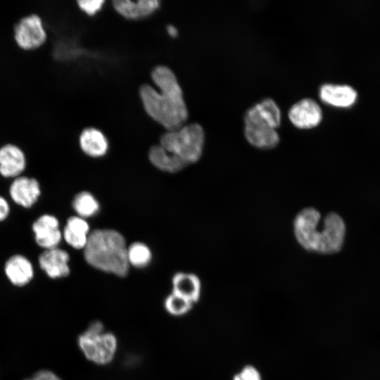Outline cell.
Wrapping results in <instances>:
<instances>
[{
  "label": "cell",
  "mask_w": 380,
  "mask_h": 380,
  "mask_svg": "<svg viewBox=\"0 0 380 380\" xmlns=\"http://www.w3.org/2000/svg\"><path fill=\"white\" fill-rule=\"evenodd\" d=\"M113 4L121 15L128 19H137L153 13L158 8L160 2L156 0H116L113 1Z\"/></svg>",
  "instance_id": "cell-19"
},
{
  "label": "cell",
  "mask_w": 380,
  "mask_h": 380,
  "mask_svg": "<svg viewBox=\"0 0 380 380\" xmlns=\"http://www.w3.org/2000/svg\"><path fill=\"white\" fill-rule=\"evenodd\" d=\"M232 380H263L260 370L253 365H246L238 371Z\"/></svg>",
  "instance_id": "cell-23"
},
{
  "label": "cell",
  "mask_w": 380,
  "mask_h": 380,
  "mask_svg": "<svg viewBox=\"0 0 380 380\" xmlns=\"http://www.w3.org/2000/svg\"><path fill=\"white\" fill-rule=\"evenodd\" d=\"M9 194L15 203L24 208H30L37 201L41 189L39 182L34 178L18 177L11 184Z\"/></svg>",
  "instance_id": "cell-13"
},
{
  "label": "cell",
  "mask_w": 380,
  "mask_h": 380,
  "mask_svg": "<svg viewBox=\"0 0 380 380\" xmlns=\"http://www.w3.org/2000/svg\"><path fill=\"white\" fill-rule=\"evenodd\" d=\"M127 246L124 236L112 229H97L91 232L84 248L86 262L95 269L125 277L129 265Z\"/></svg>",
  "instance_id": "cell-2"
},
{
  "label": "cell",
  "mask_w": 380,
  "mask_h": 380,
  "mask_svg": "<svg viewBox=\"0 0 380 380\" xmlns=\"http://www.w3.org/2000/svg\"><path fill=\"white\" fill-rule=\"evenodd\" d=\"M87 221L77 215L69 217L62 232L65 242L75 249H84L90 234Z\"/></svg>",
  "instance_id": "cell-16"
},
{
  "label": "cell",
  "mask_w": 380,
  "mask_h": 380,
  "mask_svg": "<svg viewBox=\"0 0 380 380\" xmlns=\"http://www.w3.org/2000/svg\"><path fill=\"white\" fill-rule=\"evenodd\" d=\"M79 8L89 15H94L101 10L104 1L102 0H82L77 1Z\"/></svg>",
  "instance_id": "cell-24"
},
{
  "label": "cell",
  "mask_w": 380,
  "mask_h": 380,
  "mask_svg": "<svg viewBox=\"0 0 380 380\" xmlns=\"http://www.w3.org/2000/svg\"><path fill=\"white\" fill-rule=\"evenodd\" d=\"M32 380H62L56 374L49 370H40L31 378Z\"/></svg>",
  "instance_id": "cell-25"
},
{
  "label": "cell",
  "mask_w": 380,
  "mask_h": 380,
  "mask_svg": "<svg viewBox=\"0 0 380 380\" xmlns=\"http://www.w3.org/2000/svg\"><path fill=\"white\" fill-rule=\"evenodd\" d=\"M79 144L82 151L93 158L103 156L108 149L106 137L96 128L84 129L80 135Z\"/></svg>",
  "instance_id": "cell-18"
},
{
  "label": "cell",
  "mask_w": 380,
  "mask_h": 380,
  "mask_svg": "<svg viewBox=\"0 0 380 380\" xmlns=\"http://www.w3.org/2000/svg\"><path fill=\"white\" fill-rule=\"evenodd\" d=\"M32 231L36 243L44 250L57 248L63 238L58 220L49 214L37 218L32 224Z\"/></svg>",
  "instance_id": "cell-9"
},
{
  "label": "cell",
  "mask_w": 380,
  "mask_h": 380,
  "mask_svg": "<svg viewBox=\"0 0 380 380\" xmlns=\"http://www.w3.org/2000/svg\"><path fill=\"white\" fill-rule=\"evenodd\" d=\"M26 156L18 146L8 143L0 147V175L18 177L26 167Z\"/></svg>",
  "instance_id": "cell-12"
},
{
  "label": "cell",
  "mask_w": 380,
  "mask_h": 380,
  "mask_svg": "<svg viewBox=\"0 0 380 380\" xmlns=\"http://www.w3.org/2000/svg\"><path fill=\"white\" fill-rule=\"evenodd\" d=\"M172 292L195 304L198 302L201 296V281L194 273L177 272L172 278Z\"/></svg>",
  "instance_id": "cell-15"
},
{
  "label": "cell",
  "mask_w": 380,
  "mask_h": 380,
  "mask_svg": "<svg viewBox=\"0 0 380 380\" xmlns=\"http://www.w3.org/2000/svg\"><path fill=\"white\" fill-rule=\"evenodd\" d=\"M4 271L10 281L19 286L28 284L34 275L31 262L20 254L13 255L7 260Z\"/></svg>",
  "instance_id": "cell-17"
},
{
  "label": "cell",
  "mask_w": 380,
  "mask_h": 380,
  "mask_svg": "<svg viewBox=\"0 0 380 380\" xmlns=\"http://www.w3.org/2000/svg\"><path fill=\"white\" fill-rule=\"evenodd\" d=\"M79 348L87 360L97 365L110 364L116 355L118 341L116 336L105 329L100 321H94L77 339Z\"/></svg>",
  "instance_id": "cell-5"
},
{
  "label": "cell",
  "mask_w": 380,
  "mask_h": 380,
  "mask_svg": "<svg viewBox=\"0 0 380 380\" xmlns=\"http://www.w3.org/2000/svg\"><path fill=\"white\" fill-rule=\"evenodd\" d=\"M72 205L77 216L84 219L96 215L100 210V205L96 197L86 191L77 194Z\"/></svg>",
  "instance_id": "cell-20"
},
{
  "label": "cell",
  "mask_w": 380,
  "mask_h": 380,
  "mask_svg": "<svg viewBox=\"0 0 380 380\" xmlns=\"http://www.w3.org/2000/svg\"><path fill=\"white\" fill-rule=\"evenodd\" d=\"M322 220L320 212L313 207L303 208L293 219L294 237L300 246L308 252L317 253Z\"/></svg>",
  "instance_id": "cell-7"
},
{
  "label": "cell",
  "mask_w": 380,
  "mask_h": 380,
  "mask_svg": "<svg viewBox=\"0 0 380 380\" xmlns=\"http://www.w3.org/2000/svg\"><path fill=\"white\" fill-rule=\"evenodd\" d=\"M127 260L129 266L136 268L147 267L152 260L150 248L142 242H134L127 247Z\"/></svg>",
  "instance_id": "cell-21"
},
{
  "label": "cell",
  "mask_w": 380,
  "mask_h": 380,
  "mask_svg": "<svg viewBox=\"0 0 380 380\" xmlns=\"http://www.w3.org/2000/svg\"><path fill=\"white\" fill-rule=\"evenodd\" d=\"M194 305L189 300L172 292L166 296L163 302L165 311L175 317L186 315L191 310Z\"/></svg>",
  "instance_id": "cell-22"
},
{
  "label": "cell",
  "mask_w": 380,
  "mask_h": 380,
  "mask_svg": "<svg viewBox=\"0 0 380 380\" xmlns=\"http://www.w3.org/2000/svg\"><path fill=\"white\" fill-rule=\"evenodd\" d=\"M167 31L168 34L172 37H176L178 34L177 28L173 25H168L167 27Z\"/></svg>",
  "instance_id": "cell-27"
},
{
  "label": "cell",
  "mask_w": 380,
  "mask_h": 380,
  "mask_svg": "<svg viewBox=\"0 0 380 380\" xmlns=\"http://www.w3.org/2000/svg\"><path fill=\"white\" fill-rule=\"evenodd\" d=\"M346 227L338 213H329L322 218L317 253L330 255L339 252L343 246Z\"/></svg>",
  "instance_id": "cell-8"
},
{
  "label": "cell",
  "mask_w": 380,
  "mask_h": 380,
  "mask_svg": "<svg viewBox=\"0 0 380 380\" xmlns=\"http://www.w3.org/2000/svg\"><path fill=\"white\" fill-rule=\"evenodd\" d=\"M13 39L18 47L25 51H35L43 46L48 33L41 16L30 13L20 18L13 26Z\"/></svg>",
  "instance_id": "cell-6"
},
{
  "label": "cell",
  "mask_w": 380,
  "mask_h": 380,
  "mask_svg": "<svg viewBox=\"0 0 380 380\" xmlns=\"http://www.w3.org/2000/svg\"><path fill=\"white\" fill-rule=\"evenodd\" d=\"M320 99L327 104L339 108L352 106L356 101L357 92L349 85L325 84L319 91Z\"/></svg>",
  "instance_id": "cell-14"
},
{
  "label": "cell",
  "mask_w": 380,
  "mask_h": 380,
  "mask_svg": "<svg viewBox=\"0 0 380 380\" xmlns=\"http://www.w3.org/2000/svg\"><path fill=\"white\" fill-rule=\"evenodd\" d=\"M281 111L271 99H266L250 108L244 115V134L254 147L270 149L280 141L277 131L281 124Z\"/></svg>",
  "instance_id": "cell-3"
},
{
  "label": "cell",
  "mask_w": 380,
  "mask_h": 380,
  "mask_svg": "<svg viewBox=\"0 0 380 380\" xmlns=\"http://www.w3.org/2000/svg\"><path fill=\"white\" fill-rule=\"evenodd\" d=\"M291 123L300 129H311L317 126L322 119V111L313 99L306 98L294 103L289 110Z\"/></svg>",
  "instance_id": "cell-10"
},
{
  "label": "cell",
  "mask_w": 380,
  "mask_h": 380,
  "mask_svg": "<svg viewBox=\"0 0 380 380\" xmlns=\"http://www.w3.org/2000/svg\"><path fill=\"white\" fill-rule=\"evenodd\" d=\"M9 212L10 207L7 201L0 196V222L6 219Z\"/></svg>",
  "instance_id": "cell-26"
},
{
  "label": "cell",
  "mask_w": 380,
  "mask_h": 380,
  "mask_svg": "<svg viewBox=\"0 0 380 380\" xmlns=\"http://www.w3.org/2000/svg\"><path fill=\"white\" fill-rule=\"evenodd\" d=\"M69 260V253L58 247L44 250L38 258L40 267L52 279L69 275L70 272Z\"/></svg>",
  "instance_id": "cell-11"
},
{
  "label": "cell",
  "mask_w": 380,
  "mask_h": 380,
  "mask_svg": "<svg viewBox=\"0 0 380 380\" xmlns=\"http://www.w3.org/2000/svg\"><path fill=\"white\" fill-rule=\"evenodd\" d=\"M205 141L202 127L193 123L168 131L160 139L159 146L182 169L201 158Z\"/></svg>",
  "instance_id": "cell-4"
},
{
  "label": "cell",
  "mask_w": 380,
  "mask_h": 380,
  "mask_svg": "<svg viewBox=\"0 0 380 380\" xmlns=\"http://www.w3.org/2000/svg\"><path fill=\"white\" fill-rule=\"evenodd\" d=\"M25 380H32L31 379H25Z\"/></svg>",
  "instance_id": "cell-28"
},
{
  "label": "cell",
  "mask_w": 380,
  "mask_h": 380,
  "mask_svg": "<svg viewBox=\"0 0 380 380\" xmlns=\"http://www.w3.org/2000/svg\"><path fill=\"white\" fill-rule=\"evenodd\" d=\"M157 91L148 84L140 88V97L148 115L168 131L184 125L188 110L182 88L175 73L164 65L156 66L151 72Z\"/></svg>",
  "instance_id": "cell-1"
}]
</instances>
